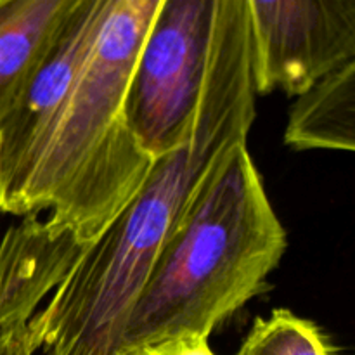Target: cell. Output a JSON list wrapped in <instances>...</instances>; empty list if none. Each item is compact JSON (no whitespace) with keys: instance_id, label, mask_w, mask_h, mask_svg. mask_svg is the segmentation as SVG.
<instances>
[{"instance_id":"cell-1","label":"cell","mask_w":355,"mask_h":355,"mask_svg":"<svg viewBox=\"0 0 355 355\" xmlns=\"http://www.w3.org/2000/svg\"><path fill=\"white\" fill-rule=\"evenodd\" d=\"M257 96L248 0H227L187 137L155 158L130 203L28 322L35 355H113L166 239L231 149L248 142Z\"/></svg>"},{"instance_id":"cell-2","label":"cell","mask_w":355,"mask_h":355,"mask_svg":"<svg viewBox=\"0 0 355 355\" xmlns=\"http://www.w3.org/2000/svg\"><path fill=\"white\" fill-rule=\"evenodd\" d=\"M286 246L248 142L234 146L156 257L113 355L172 336L208 338L266 290Z\"/></svg>"},{"instance_id":"cell-3","label":"cell","mask_w":355,"mask_h":355,"mask_svg":"<svg viewBox=\"0 0 355 355\" xmlns=\"http://www.w3.org/2000/svg\"><path fill=\"white\" fill-rule=\"evenodd\" d=\"M162 0H118L66 94L52 141L17 207L89 248L130 203L155 158L125 118L132 76Z\"/></svg>"},{"instance_id":"cell-4","label":"cell","mask_w":355,"mask_h":355,"mask_svg":"<svg viewBox=\"0 0 355 355\" xmlns=\"http://www.w3.org/2000/svg\"><path fill=\"white\" fill-rule=\"evenodd\" d=\"M225 2H159L125 103L128 128L151 158L187 137Z\"/></svg>"},{"instance_id":"cell-5","label":"cell","mask_w":355,"mask_h":355,"mask_svg":"<svg viewBox=\"0 0 355 355\" xmlns=\"http://www.w3.org/2000/svg\"><path fill=\"white\" fill-rule=\"evenodd\" d=\"M257 94L298 96L355 61V0H248Z\"/></svg>"},{"instance_id":"cell-6","label":"cell","mask_w":355,"mask_h":355,"mask_svg":"<svg viewBox=\"0 0 355 355\" xmlns=\"http://www.w3.org/2000/svg\"><path fill=\"white\" fill-rule=\"evenodd\" d=\"M118 0H82L14 110L0 123V211L17 207L52 141L66 94Z\"/></svg>"},{"instance_id":"cell-7","label":"cell","mask_w":355,"mask_h":355,"mask_svg":"<svg viewBox=\"0 0 355 355\" xmlns=\"http://www.w3.org/2000/svg\"><path fill=\"white\" fill-rule=\"evenodd\" d=\"M85 246L40 215H26L0 243V324L33 318L62 283Z\"/></svg>"},{"instance_id":"cell-8","label":"cell","mask_w":355,"mask_h":355,"mask_svg":"<svg viewBox=\"0 0 355 355\" xmlns=\"http://www.w3.org/2000/svg\"><path fill=\"white\" fill-rule=\"evenodd\" d=\"M82 0H0V123L14 110Z\"/></svg>"},{"instance_id":"cell-9","label":"cell","mask_w":355,"mask_h":355,"mask_svg":"<svg viewBox=\"0 0 355 355\" xmlns=\"http://www.w3.org/2000/svg\"><path fill=\"white\" fill-rule=\"evenodd\" d=\"M284 142L298 151H354L355 61L333 69L298 94Z\"/></svg>"},{"instance_id":"cell-10","label":"cell","mask_w":355,"mask_h":355,"mask_svg":"<svg viewBox=\"0 0 355 355\" xmlns=\"http://www.w3.org/2000/svg\"><path fill=\"white\" fill-rule=\"evenodd\" d=\"M236 355H338L315 322L288 309H276L269 318L253 322Z\"/></svg>"},{"instance_id":"cell-11","label":"cell","mask_w":355,"mask_h":355,"mask_svg":"<svg viewBox=\"0 0 355 355\" xmlns=\"http://www.w3.org/2000/svg\"><path fill=\"white\" fill-rule=\"evenodd\" d=\"M116 355H215L208 345V338L196 335H182L144 343Z\"/></svg>"},{"instance_id":"cell-12","label":"cell","mask_w":355,"mask_h":355,"mask_svg":"<svg viewBox=\"0 0 355 355\" xmlns=\"http://www.w3.org/2000/svg\"><path fill=\"white\" fill-rule=\"evenodd\" d=\"M31 318L7 319L0 324V355H35L28 335Z\"/></svg>"}]
</instances>
